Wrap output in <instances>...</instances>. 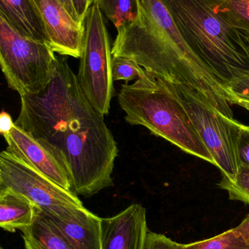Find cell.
<instances>
[{
	"label": "cell",
	"instance_id": "7c38bea8",
	"mask_svg": "<svg viewBox=\"0 0 249 249\" xmlns=\"http://www.w3.org/2000/svg\"><path fill=\"white\" fill-rule=\"evenodd\" d=\"M50 217L73 249H102V218L86 208L67 219Z\"/></svg>",
	"mask_w": 249,
	"mask_h": 249
},
{
	"label": "cell",
	"instance_id": "8992f818",
	"mask_svg": "<svg viewBox=\"0 0 249 249\" xmlns=\"http://www.w3.org/2000/svg\"><path fill=\"white\" fill-rule=\"evenodd\" d=\"M79 85L89 103L101 115H107L114 93L112 48L104 15L91 1L83 21Z\"/></svg>",
	"mask_w": 249,
	"mask_h": 249
},
{
	"label": "cell",
	"instance_id": "2e32d148",
	"mask_svg": "<svg viewBox=\"0 0 249 249\" xmlns=\"http://www.w3.org/2000/svg\"><path fill=\"white\" fill-rule=\"evenodd\" d=\"M177 249H249V214L235 228L203 241L177 243Z\"/></svg>",
	"mask_w": 249,
	"mask_h": 249
},
{
	"label": "cell",
	"instance_id": "6da1fadb",
	"mask_svg": "<svg viewBox=\"0 0 249 249\" xmlns=\"http://www.w3.org/2000/svg\"><path fill=\"white\" fill-rule=\"evenodd\" d=\"M14 124L58 152L70 170L74 194L90 197L113 186L116 141L67 60L56 56L42 91L20 96Z\"/></svg>",
	"mask_w": 249,
	"mask_h": 249
},
{
	"label": "cell",
	"instance_id": "cb8c5ba5",
	"mask_svg": "<svg viewBox=\"0 0 249 249\" xmlns=\"http://www.w3.org/2000/svg\"><path fill=\"white\" fill-rule=\"evenodd\" d=\"M71 1L77 16V20L83 25L86 13L91 4V0H71Z\"/></svg>",
	"mask_w": 249,
	"mask_h": 249
},
{
	"label": "cell",
	"instance_id": "e0dca14e",
	"mask_svg": "<svg viewBox=\"0 0 249 249\" xmlns=\"http://www.w3.org/2000/svg\"><path fill=\"white\" fill-rule=\"evenodd\" d=\"M99 5L104 16L117 29L133 21L136 17V0H91Z\"/></svg>",
	"mask_w": 249,
	"mask_h": 249
},
{
	"label": "cell",
	"instance_id": "4316f807",
	"mask_svg": "<svg viewBox=\"0 0 249 249\" xmlns=\"http://www.w3.org/2000/svg\"><path fill=\"white\" fill-rule=\"evenodd\" d=\"M64 6H65L66 8L68 10L69 13L72 16V17L75 19L76 20L78 21L77 20V16H76L75 12H74V8H73L72 4H71V0H59ZM79 22V21H78ZM80 23V22H79Z\"/></svg>",
	"mask_w": 249,
	"mask_h": 249
},
{
	"label": "cell",
	"instance_id": "5bb4252c",
	"mask_svg": "<svg viewBox=\"0 0 249 249\" xmlns=\"http://www.w3.org/2000/svg\"><path fill=\"white\" fill-rule=\"evenodd\" d=\"M39 209L22 195L0 187V228L3 231L20 232L30 226Z\"/></svg>",
	"mask_w": 249,
	"mask_h": 249
},
{
	"label": "cell",
	"instance_id": "4fadbf2b",
	"mask_svg": "<svg viewBox=\"0 0 249 249\" xmlns=\"http://www.w3.org/2000/svg\"><path fill=\"white\" fill-rule=\"evenodd\" d=\"M0 12L21 35L47 44L43 23L34 0H0Z\"/></svg>",
	"mask_w": 249,
	"mask_h": 249
},
{
	"label": "cell",
	"instance_id": "5b68a950",
	"mask_svg": "<svg viewBox=\"0 0 249 249\" xmlns=\"http://www.w3.org/2000/svg\"><path fill=\"white\" fill-rule=\"evenodd\" d=\"M55 57L46 43L21 35L0 12V67L10 89L20 96L42 91Z\"/></svg>",
	"mask_w": 249,
	"mask_h": 249
},
{
	"label": "cell",
	"instance_id": "7402d4cb",
	"mask_svg": "<svg viewBox=\"0 0 249 249\" xmlns=\"http://www.w3.org/2000/svg\"><path fill=\"white\" fill-rule=\"evenodd\" d=\"M226 90L228 96L232 95L238 99L249 102V72L234 80L228 85Z\"/></svg>",
	"mask_w": 249,
	"mask_h": 249
},
{
	"label": "cell",
	"instance_id": "d4e9b609",
	"mask_svg": "<svg viewBox=\"0 0 249 249\" xmlns=\"http://www.w3.org/2000/svg\"><path fill=\"white\" fill-rule=\"evenodd\" d=\"M14 126V122L12 119L11 116L7 112H0V134L5 135L9 133Z\"/></svg>",
	"mask_w": 249,
	"mask_h": 249
},
{
	"label": "cell",
	"instance_id": "52a82bcc",
	"mask_svg": "<svg viewBox=\"0 0 249 249\" xmlns=\"http://www.w3.org/2000/svg\"><path fill=\"white\" fill-rule=\"evenodd\" d=\"M165 83L185 109L200 139L213 158L214 165L228 178H234L238 169L235 140L240 123L224 116L190 88Z\"/></svg>",
	"mask_w": 249,
	"mask_h": 249
},
{
	"label": "cell",
	"instance_id": "83f0119b",
	"mask_svg": "<svg viewBox=\"0 0 249 249\" xmlns=\"http://www.w3.org/2000/svg\"><path fill=\"white\" fill-rule=\"evenodd\" d=\"M0 186H1V171H0Z\"/></svg>",
	"mask_w": 249,
	"mask_h": 249
},
{
	"label": "cell",
	"instance_id": "44dd1931",
	"mask_svg": "<svg viewBox=\"0 0 249 249\" xmlns=\"http://www.w3.org/2000/svg\"><path fill=\"white\" fill-rule=\"evenodd\" d=\"M235 148L238 166L249 167V125L240 123L235 136Z\"/></svg>",
	"mask_w": 249,
	"mask_h": 249
},
{
	"label": "cell",
	"instance_id": "30bf717a",
	"mask_svg": "<svg viewBox=\"0 0 249 249\" xmlns=\"http://www.w3.org/2000/svg\"><path fill=\"white\" fill-rule=\"evenodd\" d=\"M43 23L47 44L54 53L76 58L81 56L83 25L59 0H34Z\"/></svg>",
	"mask_w": 249,
	"mask_h": 249
},
{
	"label": "cell",
	"instance_id": "f1b7e54d",
	"mask_svg": "<svg viewBox=\"0 0 249 249\" xmlns=\"http://www.w3.org/2000/svg\"><path fill=\"white\" fill-rule=\"evenodd\" d=\"M0 249H4L3 248L2 246H1V244H0Z\"/></svg>",
	"mask_w": 249,
	"mask_h": 249
},
{
	"label": "cell",
	"instance_id": "7a4b0ae2",
	"mask_svg": "<svg viewBox=\"0 0 249 249\" xmlns=\"http://www.w3.org/2000/svg\"><path fill=\"white\" fill-rule=\"evenodd\" d=\"M133 21L117 29L112 56L133 60L155 77L197 92L216 111L234 119L226 89L195 54L161 0H136Z\"/></svg>",
	"mask_w": 249,
	"mask_h": 249
},
{
	"label": "cell",
	"instance_id": "d6986e66",
	"mask_svg": "<svg viewBox=\"0 0 249 249\" xmlns=\"http://www.w3.org/2000/svg\"><path fill=\"white\" fill-rule=\"evenodd\" d=\"M222 177L218 186L228 192L229 198L249 205V167L238 166V172L232 179L223 174Z\"/></svg>",
	"mask_w": 249,
	"mask_h": 249
},
{
	"label": "cell",
	"instance_id": "8fae6325",
	"mask_svg": "<svg viewBox=\"0 0 249 249\" xmlns=\"http://www.w3.org/2000/svg\"><path fill=\"white\" fill-rule=\"evenodd\" d=\"M102 249H144L148 230L146 212L138 203L115 216L102 218Z\"/></svg>",
	"mask_w": 249,
	"mask_h": 249
},
{
	"label": "cell",
	"instance_id": "ffe728a7",
	"mask_svg": "<svg viewBox=\"0 0 249 249\" xmlns=\"http://www.w3.org/2000/svg\"><path fill=\"white\" fill-rule=\"evenodd\" d=\"M145 70L133 60L125 57L112 56V77L113 81L124 80L125 84L144 74Z\"/></svg>",
	"mask_w": 249,
	"mask_h": 249
},
{
	"label": "cell",
	"instance_id": "277c9868",
	"mask_svg": "<svg viewBox=\"0 0 249 249\" xmlns=\"http://www.w3.org/2000/svg\"><path fill=\"white\" fill-rule=\"evenodd\" d=\"M118 102L129 124L143 126L184 152L214 165L185 109L163 80L145 70L134 83L121 86Z\"/></svg>",
	"mask_w": 249,
	"mask_h": 249
},
{
	"label": "cell",
	"instance_id": "9a60e30c",
	"mask_svg": "<svg viewBox=\"0 0 249 249\" xmlns=\"http://www.w3.org/2000/svg\"><path fill=\"white\" fill-rule=\"evenodd\" d=\"M20 232L25 249H73L51 217L40 209L32 225Z\"/></svg>",
	"mask_w": 249,
	"mask_h": 249
},
{
	"label": "cell",
	"instance_id": "9c48e42d",
	"mask_svg": "<svg viewBox=\"0 0 249 249\" xmlns=\"http://www.w3.org/2000/svg\"><path fill=\"white\" fill-rule=\"evenodd\" d=\"M3 136L7 143L5 150L55 184L71 191V177L68 167L46 142L35 139L15 124Z\"/></svg>",
	"mask_w": 249,
	"mask_h": 249
},
{
	"label": "cell",
	"instance_id": "ac0fdd59",
	"mask_svg": "<svg viewBox=\"0 0 249 249\" xmlns=\"http://www.w3.org/2000/svg\"><path fill=\"white\" fill-rule=\"evenodd\" d=\"M219 13L249 39V0H217Z\"/></svg>",
	"mask_w": 249,
	"mask_h": 249
},
{
	"label": "cell",
	"instance_id": "484cf974",
	"mask_svg": "<svg viewBox=\"0 0 249 249\" xmlns=\"http://www.w3.org/2000/svg\"><path fill=\"white\" fill-rule=\"evenodd\" d=\"M228 102H229L230 105H239V106L242 107L249 112V102L248 101L243 100V99H238V98L235 97L232 95H229Z\"/></svg>",
	"mask_w": 249,
	"mask_h": 249
},
{
	"label": "cell",
	"instance_id": "ba28073f",
	"mask_svg": "<svg viewBox=\"0 0 249 249\" xmlns=\"http://www.w3.org/2000/svg\"><path fill=\"white\" fill-rule=\"evenodd\" d=\"M1 186L26 197L48 216L67 219L83 206L78 196L65 190L7 150L0 152Z\"/></svg>",
	"mask_w": 249,
	"mask_h": 249
},
{
	"label": "cell",
	"instance_id": "3957f363",
	"mask_svg": "<svg viewBox=\"0 0 249 249\" xmlns=\"http://www.w3.org/2000/svg\"><path fill=\"white\" fill-rule=\"evenodd\" d=\"M161 1L184 41L225 89L249 72V39L219 13L217 0Z\"/></svg>",
	"mask_w": 249,
	"mask_h": 249
},
{
	"label": "cell",
	"instance_id": "603a6c76",
	"mask_svg": "<svg viewBox=\"0 0 249 249\" xmlns=\"http://www.w3.org/2000/svg\"><path fill=\"white\" fill-rule=\"evenodd\" d=\"M177 244L165 235L149 231L144 249H177Z\"/></svg>",
	"mask_w": 249,
	"mask_h": 249
}]
</instances>
